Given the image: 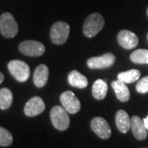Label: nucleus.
<instances>
[{
  "label": "nucleus",
  "mask_w": 148,
  "mask_h": 148,
  "mask_svg": "<svg viewBox=\"0 0 148 148\" xmlns=\"http://www.w3.org/2000/svg\"><path fill=\"white\" fill-rule=\"evenodd\" d=\"M105 26V19L100 13L94 12L86 17L83 25V33L86 37L95 36Z\"/></svg>",
  "instance_id": "nucleus-1"
},
{
  "label": "nucleus",
  "mask_w": 148,
  "mask_h": 148,
  "mask_svg": "<svg viewBox=\"0 0 148 148\" xmlns=\"http://www.w3.org/2000/svg\"><path fill=\"white\" fill-rule=\"evenodd\" d=\"M50 119L53 127L59 131H64L69 128L70 119L68 111L64 107L59 106L53 107L50 111Z\"/></svg>",
  "instance_id": "nucleus-2"
},
{
  "label": "nucleus",
  "mask_w": 148,
  "mask_h": 148,
  "mask_svg": "<svg viewBox=\"0 0 148 148\" xmlns=\"http://www.w3.org/2000/svg\"><path fill=\"white\" fill-rule=\"evenodd\" d=\"M0 32L7 38H13L18 33L17 22L9 12H4L0 16Z\"/></svg>",
  "instance_id": "nucleus-3"
},
{
  "label": "nucleus",
  "mask_w": 148,
  "mask_h": 148,
  "mask_svg": "<svg viewBox=\"0 0 148 148\" xmlns=\"http://www.w3.org/2000/svg\"><path fill=\"white\" fill-rule=\"evenodd\" d=\"M70 32V27L64 21H57L50 30L51 41L55 45H63L67 41Z\"/></svg>",
  "instance_id": "nucleus-4"
},
{
  "label": "nucleus",
  "mask_w": 148,
  "mask_h": 148,
  "mask_svg": "<svg viewBox=\"0 0 148 148\" xmlns=\"http://www.w3.org/2000/svg\"><path fill=\"white\" fill-rule=\"evenodd\" d=\"M8 69L12 76L18 82H24L30 77V68L28 64L21 60H12L8 63Z\"/></svg>",
  "instance_id": "nucleus-5"
},
{
  "label": "nucleus",
  "mask_w": 148,
  "mask_h": 148,
  "mask_svg": "<svg viewBox=\"0 0 148 148\" xmlns=\"http://www.w3.org/2000/svg\"><path fill=\"white\" fill-rule=\"evenodd\" d=\"M20 52L31 57L41 56L45 51V47L42 43L36 40H25L19 45Z\"/></svg>",
  "instance_id": "nucleus-6"
},
{
  "label": "nucleus",
  "mask_w": 148,
  "mask_h": 148,
  "mask_svg": "<svg viewBox=\"0 0 148 148\" xmlns=\"http://www.w3.org/2000/svg\"><path fill=\"white\" fill-rule=\"evenodd\" d=\"M60 102L69 114H77L81 110V103L73 91L66 90L60 95Z\"/></svg>",
  "instance_id": "nucleus-7"
},
{
  "label": "nucleus",
  "mask_w": 148,
  "mask_h": 148,
  "mask_svg": "<svg viewBox=\"0 0 148 148\" xmlns=\"http://www.w3.org/2000/svg\"><path fill=\"white\" fill-rule=\"evenodd\" d=\"M92 131L101 139H107L111 136V127L108 122L101 117H95L90 122Z\"/></svg>",
  "instance_id": "nucleus-8"
},
{
  "label": "nucleus",
  "mask_w": 148,
  "mask_h": 148,
  "mask_svg": "<svg viewBox=\"0 0 148 148\" xmlns=\"http://www.w3.org/2000/svg\"><path fill=\"white\" fill-rule=\"evenodd\" d=\"M115 62V57L113 53H107L99 56V57H93L87 60V66L88 68L92 69H107L111 67Z\"/></svg>",
  "instance_id": "nucleus-9"
},
{
  "label": "nucleus",
  "mask_w": 148,
  "mask_h": 148,
  "mask_svg": "<svg viewBox=\"0 0 148 148\" xmlns=\"http://www.w3.org/2000/svg\"><path fill=\"white\" fill-rule=\"evenodd\" d=\"M45 109V102L40 96H34L27 101L24 107V113L28 117H34L41 114Z\"/></svg>",
  "instance_id": "nucleus-10"
},
{
  "label": "nucleus",
  "mask_w": 148,
  "mask_h": 148,
  "mask_svg": "<svg viewBox=\"0 0 148 148\" xmlns=\"http://www.w3.org/2000/svg\"><path fill=\"white\" fill-rule=\"evenodd\" d=\"M118 41L122 47L126 49H131L138 45V36L132 32L123 30L118 34Z\"/></svg>",
  "instance_id": "nucleus-11"
},
{
  "label": "nucleus",
  "mask_w": 148,
  "mask_h": 148,
  "mask_svg": "<svg viewBox=\"0 0 148 148\" xmlns=\"http://www.w3.org/2000/svg\"><path fill=\"white\" fill-rule=\"evenodd\" d=\"M131 128L134 137L138 140H144L147 138V128L143 119L140 117L132 116L131 119Z\"/></svg>",
  "instance_id": "nucleus-12"
},
{
  "label": "nucleus",
  "mask_w": 148,
  "mask_h": 148,
  "mask_svg": "<svg viewBox=\"0 0 148 148\" xmlns=\"http://www.w3.org/2000/svg\"><path fill=\"white\" fill-rule=\"evenodd\" d=\"M112 88L114 90L115 95L119 101L122 102H127L130 99V91L126 83L123 82L119 80L114 81L111 83Z\"/></svg>",
  "instance_id": "nucleus-13"
},
{
  "label": "nucleus",
  "mask_w": 148,
  "mask_h": 148,
  "mask_svg": "<svg viewBox=\"0 0 148 148\" xmlns=\"http://www.w3.org/2000/svg\"><path fill=\"white\" fill-rule=\"evenodd\" d=\"M49 78V69L46 65L40 64L37 67L33 75V82L37 87H43L47 83Z\"/></svg>",
  "instance_id": "nucleus-14"
},
{
  "label": "nucleus",
  "mask_w": 148,
  "mask_h": 148,
  "mask_svg": "<svg viewBox=\"0 0 148 148\" xmlns=\"http://www.w3.org/2000/svg\"><path fill=\"white\" fill-rule=\"evenodd\" d=\"M115 123L118 129L123 133H126L131 128V119L126 111L120 110L116 113Z\"/></svg>",
  "instance_id": "nucleus-15"
},
{
  "label": "nucleus",
  "mask_w": 148,
  "mask_h": 148,
  "mask_svg": "<svg viewBox=\"0 0 148 148\" xmlns=\"http://www.w3.org/2000/svg\"><path fill=\"white\" fill-rule=\"evenodd\" d=\"M68 81L72 86L81 88V89L86 87L88 85L87 78L77 70H73L72 72L69 73L68 76Z\"/></svg>",
  "instance_id": "nucleus-16"
},
{
  "label": "nucleus",
  "mask_w": 148,
  "mask_h": 148,
  "mask_svg": "<svg viewBox=\"0 0 148 148\" xmlns=\"http://www.w3.org/2000/svg\"><path fill=\"white\" fill-rule=\"evenodd\" d=\"M108 91V85L105 81L98 79L95 81L92 86V95L96 100L105 99Z\"/></svg>",
  "instance_id": "nucleus-17"
},
{
  "label": "nucleus",
  "mask_w": 148,
  "mask_h": 148,
  "mask_svg": "<svg viewBox=\"0 0 148 148\" xmlns=\"http://www.w3.org/2000/svg\"><path fill=\"white\" fill-rule=\"evenodd\" d=\"M141 76V73L138 69H131L126 72H123L118 74V80L121 81L123 82L128 84L132 83L139 79Z\"/></svg>",
  "instance_id": "nucleus-18"
},
{
  "label": "nucleus",
  "mask_w": 148,
  "mask_h": 148,
  "mask_svg": "<svg viewBox=\"0 0 148 148\" xmlns=\"http://www.w3.org/2000/svg\"><path fill=\"white\" fill-rule=\"evenodd\" d=\"M12 93L8 88H2L0 90V109L8 110L12 103Z\"/></svg>",
  "instance_id": "nucleus-19"
},
{
  "label": "nucleus",
  "mask_w": 148,
  "mask_h": 148,
  "mask_svg": "<svg viewBox=\"0 0 148 148\" xmlns=\"http://www.w3.org/2000/svg\"><path fill=\"white\" fill-rule=\"evenodd\" d=\"M130 59L135 64H148V49H137L130 55Z\"/></svg>",
  "instance_id": "nucleus-20"
},
{
  "label": "nucleus",
  "mask_w": 148,
  "mask_h": 148,
  "mask_svg": "<svg viewBox=\"0 0 148 148\" xmlns=\"http://www.w3.org/2000/svg\"><path fill=\"white\" fill-rule=\"evenodd\" d=\"M12 135L8 129L0 127V146L1 147H9L12 143Z\"/></svg>",
  "instance_id": "nucleus-21"
},
{
  "label": "nucleus",
  "mask_w": 148,
  "mask_h": 148,
  "mask_svg": "<svg viewBox=\"0 0 148 148\" xmlns=\"http://www.w3.org/2000/svg\"><path fill=\"white\" fill-rule=\"evenodd\" d=\"M137 91L141 93V94H145L148 92V76L145 77L141 80L138 81L136 86Z\"/></svg>",
  "instance_id": "nucleus-22"
},
{
  "label": "nucleus",
  "mask_w": 148,
  "mask_h": 148,
  "mask_svg": "<svg viewBox=\"0 0 148 148\" xmlns=\"http://www.w3.org/2000/svg\"><path fill=\"white\" fill-rule=\"evenodd\" d=\"M143 121H144V123H145V125H146V127L148 129V116L147 118H145L144 119H143Z\"/></svg>",
  "instance_id": "nucleus-23"
},
{
  "label": "nucleus",
  "mask_w": 148,
  "mask_h": 148,
  "mask_svg": "<svg viewBox=\"0 0 148 148\" xmlns=\"http://www.w3.org/2000/svg\"><path fill=\"white\" fill-rule=\"evenodd\" d=\"M3 79H4V76H3V74L0 72V84L3 82Z\"/></svg>",
  "instance_id": "nucleus-24"
},
{
  "label": "nucleus",
  "mask_w": 148,
  "mask_h": 148,
  "mask_svg": "<svg viewBox=\"0 0 148 148\" xmlns=\"http://www.w3.org/2000/svg\"><path fill=\"white\" fill-rule=\"evenodd\" d=\"M147 16H148V8H147Z\"/></svg>",
  "instance_id": "nucleus-25"
},
{
  "label": "nucleus",
  "mask_w": 148,
  "mask_h": 148,
  "mask_svg": "<svg viewBox=\"0 0 148 148\" xmlns=\"http://www.w3.org/2000/svg\"><path fill=\"white\" fill-rule=\"evenodd\" d=\"M147 40H148V34H147Z\"/></svg>",
  "instance_id": "nucleus-26"
}]
</instances>
